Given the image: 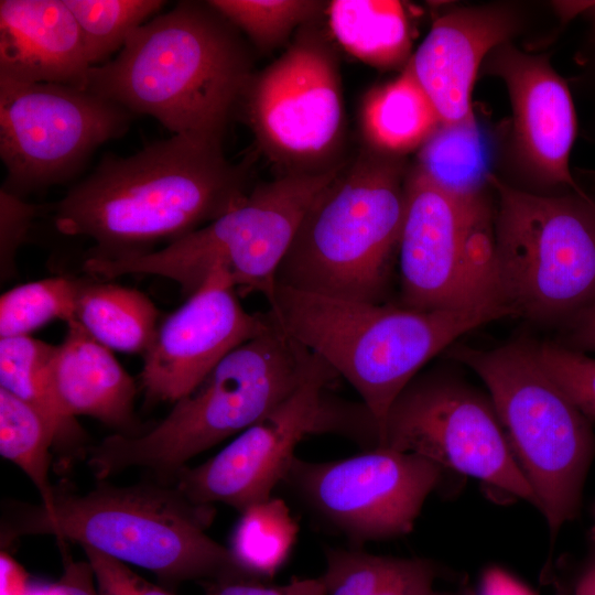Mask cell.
Instances as JSON below:
<instances>
[{
	"label": "cell",
	"mask_w": 595,
	"mask_h": 595,
	"mask_svg": "<svg viewBox=\"0 0 595 595\" xmlns=\"http://www.w3.org/2000/svg\"><path fill=\"white\" fill-rule=\"evenodd\" d=\"M251 192L221 143L181 134L129 156H105L55 207L56 229L95 241L90 257L151 251L215 220Z\"/></svg>",
	"instance_id": "cell-1"
},
{
	"label": "cell",
	"mask_w": 595,
	"mask_h": 595,
	"mask_svg": "<svg viewBox=\"0 0 595 595\" xmlns=\"http://www.w3.org/2000/svg\"><path fill=\"white\" fill-rule=\"evenodd\" d=\"M240 31L208 1H180L91 66L86 89L173 134L221 143L255 75Z\"/></svg>",
	"instance_id": "cell-2"
},
{
	"label": "cell",
	"mask_w": 595,
	"mask_h": 595,
	"mask_svg": "<svg viewBox=\"0 0 595 595\" xmlns=\"http://www.w3.org/2000/svg\"><path fill=\"white\" fill-rule=\"evenodd\" d=\"M215 515L214 506L192 502L170 483L100 480L85 494L55 488L51 507L3 502L0 539L4 547L20 537L54 536L145 569L169 586L250 578L206 533Z\"/></svg>",
	"instance_id": "cell-3"
},
{
	"label": "cell",
	"mask_w": 595,
	"mask_h": 595,
	"mask_svg": "<svg viewBox=\"0 0 595 595\" xmlns=\"http://www.w3.org/2000/svg\"><path fill=\"white\" fill-rule=\"evenodd\" d=\"M268 303L292 338L353 386L375 418L378 435L391 404L428 361L469 331L512 316L505 305L416 311L279 284Z\"/></svg>",
	"instance_id": "cell-4"
},
{
	"label": "cell",
	"mask_w": 595,
	"mask_h": 595,
	"mask_svg": "<svg viewBox=\"0 0 595 595\" xmlns=\"http://www.w3.org/2000/svg\"><path fill=\"white\" fill-rule=\"evenodd\" d=\"M269 312V311H268ZM270 326L226 355L154 428L134 436L111 434L87 450L99 480L132 467L172 484L194 456L258 422L292 396L323 359Z\"/></svg>",
	"instance_id": "cell-5"
},
{
	"label": "cell",
	"mask_w": 595,
	"mask_h": 595,
	"mask_svg": "<svg viewBox=\"0 0 595 595\" xmlns=\"http://www.w3.org/2000/svg\"><path fill=\"white\" fill-rule=\"evenodd\" d=\"M405 216L396 158L361 153L317 196L279 266L277 284L387 303Z\"/></svg>",
	"instance_id": "cell-6"
},
{
	"label": "cell",
	"mask_w": 595,
	"mask_h": 595,
	"mask_svg": "<svg viewBox=\"0 0 595 595\" xmlns=\"http://www.w3.org/2000/svg\"><path fill=\"white\" fill-rule=\"evenodd\" d=\"M538 345L522 338L493 349L458 345L450 355L485 383L554 539L578 513L595 434L591 419L542 365Z\"/></svg>",
	"instance_id": "cell-7"
},
{
	"label": "cell",
	"mask_w": 595,
	"mask_h": 595,
	"mask_svg": "<svg viewBox=\"0 0 595 595\" xmlns=\"http://www.w3.org/2000/svg\"><path fill=\"white\" fill-rule=\"evenodd\" d=\"M343 166L288 172L255 187L224 215L161 249L117 259L88 257L84 269L104 279L130 273L164 277L190 296L220 266L237 290L261 293L269 302L279 266L305 214Z\"/></svg>",
	"instance_id": "cell-8"
},
{
	"label": "cell",
	"mask_w": 595,
	"mask_h": 595,
	"mask_svg": "<svg viewBox=\"0 0 595 595\" xmlns=\"http://www.w3.org/2000/svg\"><path fill=\"white\" fill-rule=\"evenodd\" d=\"M498 197L497 268L516 316L569 324L595 305V203L584 193L543 196L488 175Z\"/></svg>",
	"instance_id": "cell-9"
},
{
	"label": "cell",
	"mask_w": 595,
	"mask_h": 595,
	"mask_svg": "<svg viewBox=\"0 0 595 595\" xmlns=\"http://www.w3.org/2000/svg\"><path fill=\"white\" fill-rule=\"evenodd\" d=\"M398 264L403 307L453 311L505 305L495 215L484 194H452L416 167L405 178Z\"/></svg>",
	"instance_id": "cell-10"
},
{
	"label": "cell",
	"mask_w": 595,
	"mask_h": 595,
	"mask_svg": "<svg viewBox=\"0 0 595 595\" xmlns=\"http://www.w3.org/2000/svg\"><path fill=\"white\" fill-rule=\"evenodd\" d=\"M337 376L323 360L292 396L212 458L181 468L172 484L194 504L220 502L241 512L272 497L306 436L337 434L377 447L378 425L368 408L329 392Z\"/></svg>",
	"instance_id": "cell-11"
},
{
	"label": "cell",
	"mask_w": 595,
	"mask_h": 595,
	"mask_svg": "<svg viewBox=\"0 0 595 595\" xmlns=\"http://www.w3.org/2000/svg\"><path fill=\"white\" fill-rule=\"evenodd\" d=\"M443 468L387 447L312 462L295 456L279 486L318 528L355 548L412 531Z\"/></svg>",
	"instance_id": "cell-12"
},
{
	"label": "cell",
	"mask_w": 595,
	"mask_h": 595,
	"mask_svg": "<svg viewBox=\"0 0 595 595\" xmlns=\"http://www.w3.org/2000/svg\"><path fill=\"white\" fill-rule=\"evenodd\" d=\"M378 446L420 455L538 508L490 398L453 374L415 376L391 404Z\"/></svg>",
	"instance_id": "cell-13"
},
{
	"label": "cell",
	"mask_w": 595,
	"mask_h": 595,
	"mask_svg": "<svg viewBox=\"0 0 595 595\" xmlns=\"http://www.w3.org/2000/svg\"><path fill=\"white\" fill-rule=\"evenodd\" d=\"M133 115L87 89L0 77L1 188L21 196L67 181Z\"/></svg>",
	"instance_id": "cell-14"
},
{
	"label": "cell",
	"mask_w": 595,
	"mask_h": 595,
	"mask_svg": "<svg viewBox=\"0 0 595 595\" xmlns=\"http://www.w3.org/2000/svg\"><path fill=\"white\" fill-rule=\"evenodd\" d=\"M303 28L279 58L253 75L241 101L259 147L290 172L331 167L324 162L344 127L336 56L321 34Z\"/></svg>",
	"instance_id": "cell-15"
},
{
	"label": "cell",
	"mask_w": 595,
	"mask_h": 595,
	"mask_svg": "<svg viewBox=\"0 0 595 595\" xmlns=\"http://www.w3.org/2000/svg\"><path fill=\"white\" fill-rule=\"evenodd\" d=\"M236 291L228 272L217 266L158 326L140 375L147 404L187 396L226 355L270 326L269 312H247Z\"/></svg>",
	"instance_id": "cell-16"
},
{
	"label": "cell",
	"mask_w": 595,
	"mask_h": 595,
	"mask_svg": "<svg viewBox=\"0 0 595 595\" xmlns=\"http://www.w3.org/2000/svg\"><path fill=\"white\" fill-rule=\"evenodd\" d=\"M491 57L494 74L509 91L523 156L547 183L569 185L581 193L569 169L576 118L567 85L545 57L508 43L496 47Z\"/></svg>",
	"instance_id": "cell-17"
},
{
	"label": "cell",
	"mask_w": 595,
	"mask_h": 595,
	"mask_svg": "<svg viewBox=\"0 0 595 595\" xmlns=\"http://www.w3.org/2000/svg\"><path fill=\"white\" fill-rule=\"evenodd\" d=\"M513 29L510 14L493 8L456 9L433 23L409 65L441 123L475 120L470 96L478 68Z\"/></svg>",
	"instance_id": "cell-18"
},
{
	"label": "cell",
	"mask_w": 595,
	"mask_h": 595,
	"mask_svg": "<svg viewBox=\"0 0 595 595\" xmlns=\"http://www.w3.org/2000/svg\"><path fill=\"white\" fill-rule=\"evenodd\" d=\"M90 67L65 0L0 1V77L86 89Z\"/></svg>",
	"instance_id": "cell-19"
},
{
	"label": "cell",
	"mask_w": 595,
	"mask_h": 595,
	"mask_svg": "<svg viewBox=\"0 0 595 595\" xmlns=\"http://www.w3.org/2000/svg\"><path fill=\"white\" fill-rule=\"evenodd\" d=\"M52 378L66 416H91L125 436L142 433L133 411L134 380L110 349L75 320L67 323L63 342L55 346Z\"/></svg>",
	"instance_id": "cell-20"
},
{
	"label": "cell",
	"mask_w": 595,
	"mask_h": 595,
	"mask_svg": "<svg viewBox=\"0 0 595 595\" xmlns=\"http://www.w3.org/2000/svg\"><path fill=\"white\" fill-rule=\"evenodd\" d=\"M441 125L409 62L394 79L368 93L361 129L371 151L392 156L420 148Z\"/></svg>",
	"instance_id": "cell-21"
},
{
	"label": "cell",
	"mask_w": 595,
	"mask_h": 595,
	"mask_svg": "<svg viewBox=\"0 0 595 595\" xmlns=\"http://www.w3.org/2000/svg\"><path fill=\"white\" fill-rule=\"evenodd\" d=\"M55 346L31 336L0 338V388L35 410L65 454L86 456L85 432L66 416L58 403L52 378Z\"/></svg>",
	"instance_id": "cell-22"
},
{
	"label": "cell",
	"mask_w": 595,
	"mask_h": 595,
	"mask_svg": "<svg viewBox=\"0 0 595 595\" xmlns=\"http://www.w3.org/2000/svg\"><path fill=\"white\" fill-rule=\"evenodd\" d=\"M326 595H429L440 570L431 560L324 548Z\"/></svg>",
	"instance_id": "cell-23"
},
{
	"label": "cell",
	"mask_w": 595,
	"mask_h": 595,
	"mask_svg": "<svg viewBox=\"0 0 595 595\" xmlns=\"http://www.w3.org/2000/svg\"><path fill=\"white\" fill-rule=\"evenodd\" d=\"M325 12L333 36L364 63L388 69L409 57L411 37L400 2L335 0L328 2Z\"/></svg>",
	"instance_id": "cell-24"
},
{
	"label": "cell",
	"mask_w": 595,
	"mask_h": 595,
	"mask_svg": "<svg viewBox=\"0 0 595 595\" xmlns=\"http://www.w3.org/2000/svg\"><path fill=\"white\" fill-rule=\"evenodd\" d=\"M159 312L138 290L109 282L80 281L75 321L109 349L145 353Z\"/></svg>",
	"instance_id": "cell-25"
},
{
	"label": "cell",
	"mask_w": 595,
	"mask_h": 595,
	"mask_svg": "<svg viewBox=\"0 0 595 595\" xmlns=\"http://www.w3.org/2000/svg\"><path fill=\"white\" fill-rule=\"evenodd\" d=\"M490 149L476 120L443 125L420 147L416 169L452 194L470 197L488 184Z\"/></svg>",
	"instance_id": "cell-26"
},
{
	"label": "cell",
	"mask_w": 595,
	"mask_h": 595,
	"mask_svg": "<svg viewBox=\"0 0 595 595\" xmlns=\"http://www.w3.org/2000/svg\"><path fill=\"white\" fill-rule=\"evenodd\" d=\"M239 513L227 548L247 576L269 582L288 561L299 524L285 500L274 496Z\"/></svg>",
	"instance_id": "cell-27"
},
{
	"label": "cell",
	"mask_w": 595,
	"mask_h": 595,
	"mask_svg": "<svg viewBox=\"0 0 595 595\" xmlns=\"http://www.w3.org/2000/svg\"><path fill=\"white\" fill-rule=\"evenodd\" d=\"M51 446L54 437L42 416L0 388V454L30 478L45 507L55 500V487L50 480Z\"/></svg>",
	"instance_id": "cell-28"
},
{
	"label": "cell",
	"mask_w": 595,
	"mask_h": 595,
	"mask_svg": "<svg viewBox=\"0 0 595 595\" xmlns=\"http://www.w3.org/2000/svg\"><path fill=\"white\" fill-rule=\"evenodd\" d=\"M73 13L90 66L120 51L129 36L160 13L162 0H65Z\"/></svg>",
	"instance_id": "cell-29"
},
{
	"label": "cell",
	"mask_w": 595,
	"mask_h": 595,
	"mask_svg": "<svg viewBox=\"0 0 595 595\" xmlns=\"http://www.w3.org/2000/svg\"><path fill=\"white\" fill-rule=\"evenodd\" d=\"M80 281L46 278L4 292L0 298V338L30 336L54 320H75Z\"/></svg>",
	"instance_id": "cell-30"
},
{
	"label": "cell",
	"mask_w": 595,
	"mask_h": 595,
	"mask_svg": "<svg viewBox=\"0 0 595 595\" xmlns=\"http://www.w3.org/2000/svg\"><path fill=\"white\" fill-rule=\"evenodd\" d=\"M261 51L280 46L298 28L313 22L327 4L315 0H209Z\"/></svg>",
	"instance_id": "cell-31"
},
{
	"label": "cell",
	"mask_w": 595,
	"mask_h": 595,
	"mask_svg": "<svg viewBox=\"0 0 595 595\" xmlns=\"http://www.w3.org/2000/svg\"><path fill=\"white\" fill-rule=\"evenodd\" d=\"M542 365L591 420H595V358L563 344L538 345Z\"/></svg>",
	"instance_id": "cell-32"
},
{
	"label": "cell",
	"mask_w": 595,
	"mask_h": 595,
	"mask_svg": "<svg viewBox=\"0 0 595 595\" xmlns=\"http://www.w3.org/2000/svg\"><path fill=\"white\" fill-rule=\"evenodd\" d=\"M35 207L3 188L0 191L1 269L10 271L18 247L25 239Z\"/></svg>",
	"instance_id": "cell-33"
},
{
	"label": "cell",
	"mask_w": 595,
	"mask_h": 595,
	"mask_svg": "<svg viewBox=\"0 0 595 595\" xmlns=\"http://www.w3.org/2000/svg\"><path fill=\"white\" fill-rule=\"evenodd\" d=\"M204 595H326L321 577H293L283 585L252 578H230L203 583Z\"/></svg>",
	"instance_id": "cell-34"
},
{
	"label": "cell",
	"mask_w": 595,
	"mask_h": 595,
	"mask_svg": "<svg viewBox=\"0 0 595 595\" xmlns=\"http://www.w3.org/2000/svg\"><path fill=\"white\" fill-rule=\"evenodd\" d=\"M95 574L98 591L111 595H175L144 581L133 573L126 563L112 558L99 561Z\"/></svg>",
	"instance_id": "cell-35"
},
{
	"label": "cell",
	"mask_w": 595,
	"mask_h": 595,
	"mask_svg": "<svg viewBox=\"0 0 595 595\" xmlns=\"http://www.w3.org/2000/svg\"><path fill=\"white\" fill-rule=\"evenodd\" d=\"M89 562L66 559L61 577L50 586L51 595H98Z\"/></svg>",
	"instance_id": "cell-36"
},
{
	"label": "cell",
	"mask_w": 595,
	"mask_h": 595,
	"mask_svg": "<svg viewBox=\"0 0 595 595\" xmlns=\"http://www.w3.org/2000/svg\"><path fill=\"white\" fill-rule=\"evenodd\" d=\"M473 595H537L527 584L499 566L487 567Z\"/></svg>",
	"instance_id": "cell-37"
},
{
	"label": "cell",
	"mask_w": 595,
	"mask_h": 595,
	"mask_svg": "<svg viewBox=\"0 0 595 595\" xmlns=\"http://www.w3.org/2000/svg\"><path fill=\"white\" fill-rule=\"evenodd\" d=\"M565 346L578 351H595V305L572 320L567 325Z\"/></svg>",
	"instance_id": "cell-38"
},
{
	"label": "cell",
	"mask_w": 595,
	"mask_h": 595,
	"mask_svg": "<svg viewBox=\"0 0 595 595\" xmlns=\"http://www.w3.org/2000/svg\"><path fill=\"white\" fill-rule=\"evenodd\" d=\"M30 585L24 569L6 551L0 555V595H23Z\"/></svg>",
	"instance_id": "cell-39"
},
{
	"label": "cell",
	"mask_w": 595,
	"mask_h": 595,
	"mask_svg": "<svg viewBox=\"0 0 595 595\" xmlns=\"http://www.w3.org/2000/svg\"><path fill=\"white\" fill-rule=\"evenodd\" d=\"M572 595H595V548L574 580Z\"/></svg>",
	"instance_id": "cell-40"
},
{
	"label": "cell",
	"mask_w": 595,
	"mask_h": 595,
	"mask_svg": "<svg viewBox=\"0 0 595 595\" xmlns=\"http://www.w3.org/2000/svg\"><path fill=\"white\" fill-rule=\"evenodd\" d=\"M595 1H559L554 3L559 14L565 21L574 18L576 14L587 12Z\"/></svg>",
	"instance_id": "cell-41"
},
{
	"label": "cell",
	"mask_w": 595,
	"mask_h": 595,
	"mask_svg": "<svg viewBox=\"0 0 595 595\" xmlns=\"http://www.w3.org/2000/svg\"><path fill=\"white\" fill-rule=\"evenodd\" d=\"M51 584L30 583L23 595H51Z\"/></svg>",
	"instance_id": "cell-42"
},
{
	"label": "cell",
	"mask_w": 595,
	"mask_h": 595,
	"mask_svg": "<svg viewBox=\"0 0 595 595\" xmlns=\"http://www.w3.org/2000/svg\"><path fill=\"white\" fill-rule=\"evenodd\" d=\"M429 595H473L472 592L468 589H459V591H433Z\"/></svg>",
	"instance_id": "cell-43"
},
{
	"label": "cell",
	"mask_w": 595,
	"mask_h": 595,
	"mask_svg": "<svg viewBox=\"0 0 595 595\" xmlns=\"http://www.w3.org/2000/svg\"><path fill=\"white\" fill-rule=\"evenodd\" d=\"M594 515H595V509H594ZM591 536H592V540H593V542L595 544V523H594L593 529L591 531Z\"/></svg>",
	"instance_id": "cell-44"
},
{
	"label": "cell",
	"mask_w": 595,
	"mask_h": 595,
	"mask_svg": "<svg viewBox=\"0 0 595 595\" xmlns=\"http://www.w3.org/2000/svg\"><path fill=\"white\" fill-rule=\"evenodd\" d=\"M587 12H589L593 15L594 20H595V2Z\"/></svg>",
	"instance_id": "cell-45"
},
{
	"label": "cell",
	"mask_w": 595,
	"mask_h": 595,
	"mask_svg": "<svg viewBox=\"0 0 595 595\" xmlns=\"http://www.w3.org/2000/svg\"><path fill=\"white\" fill-rule=\"evenodd\" d=\"M98 595H111V594L98 591Z\"/></svg>",
	"instance_id": "cell-46"
}]
</instances>
